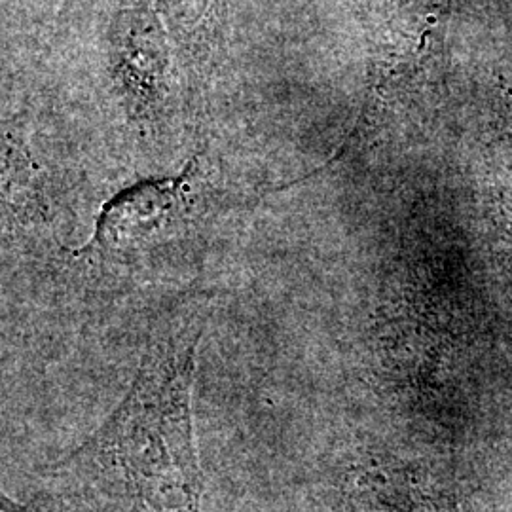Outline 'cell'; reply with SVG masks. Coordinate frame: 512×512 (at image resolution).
Masks as SVG:
<instances>
[{
	"mask_svg": "<svg viewBox=\"0 0 512 512\" xmlns=\"http://www.w3.org/2000/svg\"><path fill=\"white\" fill-rule=\"evenodd\" d=\"M188 213V181L165 179L131 186L103 209L93 247L107 255H129L175 236Z\"/></svg>",
	"mask_w": 512,
	"mask_h": 512,
	"instance_id": "2",
	"label": "cell"
},
{
	"mask_svg": "<svg viewBox=\"0 0 512 512\" xmlns=\"http://www.w3.org/2000/svg\"><path fill=\"white\" fill-rule=\"evenodd\" d=\"M2 512H37L33 511V509H29V507H23V505H18V503H14L12 499H6V497H2Z\"/></svg>",
	"mask_w": 512,
	"mask_h": 512,
	"instance_id": "3",
	"label": "cell"
},
{
	"mask_svg": "<svg viewBox=\"0 0 512 512\" xmlns=\"http://www.w3.org/2000/svg\"><path fill=\"white\" fill-rule=\"evenodd\" d=\"M202 329L154 338L126 399L63 461L74 475L143 512H202L192 385Z\"/></svg>",
	"mask_w": 512,
	"mask_h": 512,
	"instance_id": "1",
	"label": "cell"
}]
</instances>
